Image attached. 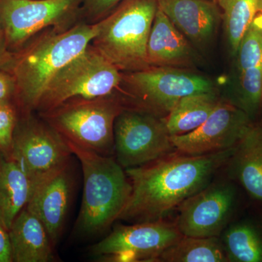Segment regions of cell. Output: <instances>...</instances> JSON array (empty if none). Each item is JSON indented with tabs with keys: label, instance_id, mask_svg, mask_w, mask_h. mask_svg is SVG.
<instances>
[{
	"label": "cell",
	"instance_id": "1",
	"mask_svg": "<svg viewBox=\"0 0 262 262\" xmlns=\"http://www.w3.org/2000/svg\"><path fill=\"white\" fill-rule=\"evenodd\" d=\"M234 147L203 155L177 150L151 163L125 169L131 192L117 220L137 224L164 220L213 181Z\"/></svg>",
	"mask_w": 262,
	"mask_h": 262
},
{
	"label": "cell",
	"instance_id": "2",
	"mask_svg": "<svg viewBox=\"0 0 262 262\" xmlns=\"http://www.w3.org/2000/svg\"><path fill=\"white\" fill-rule=\"evenodd\" d=\"M98 30L99 22L82 20L67 30L47 29L15 53L10 73L24 113L36 111L53 77L86 49Z\"/></svg>",
	"mask_w": 262,
	"mask_h": 262
},
{
	"label": "cell",
	"instance_id": "3",
	"mask_svg": "<svg viewBox=\"0 0 262 262\" xmlns=\"http://www.w3.org/2000/svg\"><path fill=\"white\" fill-rule=\"evenodd\" d=\"M67 142L80 162L83 173L77 229L85 235L103 233L123 211L131 192L130 181L113 157Z\"/></svg>",
	"mask_w": 262,
	"mask_h": 262
},
{
	"label": "cell",
	"instance_id": "4",
	"mask_svg": "<svg viewBox=\"0 0 262 262\" xmlns=\"http://www.w3.org/2000/svg\"><path fill=\"white\" fill-rule=\"evenodd\" d=\"M158 0H123L99 21L91 44L121 72L149 68L147 44Z\"/></svg>",
	"mask_w": 262,
	"mask_h": 262
},
{
	"label": "cell",
	"instance_id": "5",
	"mask_svg": "<svg viewBox=\"0 0 262 262\" xmlns=\"http://www.w3.org/2000/svg\"><path fill=\"white\" fill-rule=\"evenodd\" d=\"M125 108V100L117 93L103 97L75 98L39 115L65 140L113 157L115 120Z\"/></svg>",
	"mask_w": 262,
	"mask_h": 262
},
{
	"label": "cell",
	"instance_id": "6",
	"mask_svg": "<svg viewBox=\"0 0 262 262\" xmlns=\"http://www.w3.org/2000/svg\"><path fill=\"white\" fill-rule=\"evenodd\" d=\"M127 108H139L165 117L185 96L216 93L214 84L194 70L150 67L134 72H122L118 91Z\"/></svg>",
	"mask_w": 262,
	"mask_h": 262
},
{
	"label": "cell",
	"instance_id": "7",
	"mask_svg": "<svg viewBox=\"0 0 262 262\" xmlns=\"http://www.w3.org/2000/svg\"><path fill=\"white\" fill-rule=\"evenodd\" d=\"M121 82L122 72L90 43L82 53L53 77L36 111L48 113L75 98H95L117 94Z\"/></svg>",
	"mask_w": 262,
	"mask_h": 262
},
{
	"label": "cell",
	"instance_id": "8",
	"mask_svg": "<svg viewBox=\"0 0 262 262\" xmlns=\"http://www.w3.org/2000/svg\"><path fill=\"white\" fill-rule=\"evenodd\" d=\"M82 0H0V29L8 49L21 50L49 28L64 31L81 21Z\"/></svg>",
	"mask_w": 262,
	"mask_h": 262
},
{
	"label": "cell",
	"instance_id": "9",
	"mask_svg": "<svg viewBox=\"0 0 262 262\" xmlns=\"http://www.w3.org/2000/svg\"><path fill=\"white\" fill-rule=\"evenodd\" d=\"M115 160L122 168L141 166L177 151L165 117L135 108H125L114 127Z\"/></svg>",
	"mask_w": 262,
	"mask_h": 262
},
{
	"label": "cell",
	"instance_id": "10",
	"mask_svg": "<svg viewBox=\"0 0 262 262\" xmlns=\"http://www.w3.org/2000/svg\"><path fill=\"white\" fill-rule=\"evenodd\" d=\"M73 155L61 134L41 117L25 113L18 120L9 156L31 180L40 178L70 161Z\"/></svg>",
	"mask_w": 262,
	"mask_h": 262
},
{
	"label": "cell",
	"instance_id": "11",
	"mask_svg": "<svg viewBox=\"0 0 262 262\" xmlns=\"http://www.w3.org/2000/svg\"><path fill=\"white\" fill-rule=\"evenodd\" d=\"M237 200V189L232 183L212 181L179 207L176 224L184 236L220 237L230 223Z\"/></svg>",
	"mask_w": 262,
	"mask_h": 262
},
{
	"label": "cell",
	"instance_id": "12",
	"mask_svg": "<svg viewBox=\"0 0 262 262\" xmlns=\"http://www.w3.org/2000/svg\"><path fill=\"white\" fill-rule=\"evenodd\" d=\"M251 117L227 99H220L206 121L195 130L170 137L179 152L203 155L234 148L253 123Z\"/></svg>",
	"mask_w": 262,
	"mask_h": 262
},
{
	"label": "cell",
	"instance_id": "13",
	"mask_svg": "<svg viewBox=\"0 0 262 262\" xmlns=\"http://www.w3.org/2000/svg\"><path fill=\"white\" fill-rule=\"evenodd\" d=\"M177 224L164 220L117 225L106 238L95 245V255L113 254L121 251H134L139 261H155L157 257L183 237Z\"/></svg>",
	"mask_w": 262,
	"mask_h": 262
},
{
	"label": "cell",
	"instance_id": "14",
	"mask_svg": "<svg viewBox=\"0 0 262 262\" xmlns=\"http://www.w3.org/2000/svg\"><path fill=\"white\" fill-rule=\"evenodd\" d=\"M72 188L70 161L32 181L30 196L25 208L42 222L53 245L61 235Z\"/></svg>",
	"mask_w": 262,
	"mask_h": 262
},
{
	"label": "cell",
	"instance_id": "15",
	"mask_svg": "<svg viewBox=\"0 0 262 262\" xmlns=\"http://www.w3.org/2000/svg\"><path fill=\"white\" fill-rule=\"evenodd\" d=\"M158 7L196 51L209 49L222 22L215 0H158Z\"/></svg>",
	"mask_w": 262,
	"mask_h": 262
},
{
	"label": "cell",
	"instance_id": "16",
	"mask_svg": "<svg viewBox=\"0 0 262 262\" xmlns=\"http://www.w3.org/2000/svg\"><path fill=\"white\" fill-rule=\"evenodd\" d=\"M149 67L194 70L201 63L199 52L179 32L159 7L147 44Z\"/></svg>",
	"mask_w": 262,
	"mask_h": 262
},
{
	"label": "cell",
	"instance_id": "17",
	"mask_svg": "<svg viewBox=\"0 0 262 262\" xmlns=\"http://www.w3.org/2000/svg\"><path fill=\"white\" fill-rule=\"evenodd\" d=\"M226 166L254 201L262 203V123L253 122L234 147Z\"/></svg>",
	"mask_w": 262,
	"mask_h": 262
},
{
	"label": "cell",
	"instance_id": "18",
	"mask_svg": "<svg viewBox=\"0 0 262 262\" xmlns=\"http://www.w3.org/2000/svg\"><path fill=\"white\" fill-rule=\"evenodd\" d=\"M13 261L48 262L54 259L51 239L46 227L24 208L9 230Z\"/></svg>",
	"mask_w": 262,
	"mask_h": 262
},
{
	"label": "cell",
	"instance_id": "19",
	"mask_svg": "<svg viewBox=\"0 0 262 262\" xmlns=\"http://www.w3.org/2000/svg\"><path fill=\"white\" fill-rule=\"evenodd\" d=\"M32 180L9 155L0 151V222L9 230L27 206Z\"/></svg>",
	"mask_w": 262,
	"mask_h": 262
},
{
	"label": "cell",
	"instance_id": "20",
	"mask_svg": "<svg viewBox=\"0 0 262 262\" xmlns=\"http://www.w3.org/2000/svg\"><path fill=\"white\" fill-rule=\"evenodd\" d=\"M220 98L216 93H201L181 98L165 117L170 136L189 134L206 121Z\"/></svg>",
	"mask_w": 262,
	"mask_h": 262
},
{
	"label": "cell",
	"instance_id": "21",
	"mask_svg": "<svg viewBox=\"0 0 262 262\" xmlns=\"http://www.w3.org/2000/svg\"><path fill=\"white\" fill-rule=\"evenodd\" d=\"M221 235L229 262H262V224L241 221Z\"/></svg>",
	"mask_w": 262,
	"mask_h": 262
},
{
	"label": "cell",
	"instance_id": "22",
	"mask_svg": "<svg viewBox=\"0 0 262 262\" xmlns=\"http://www.w3.org/2000/svg\"><path fill=\"white\" fill-rule=\"evenodd\" d=\"M155 261L229 262L220 237L183 236L160 253Z\"/></svg>",
	"mask_w": 262,
	"mask_h": 262
},
{
	"label": "cell",
	"instance_id": "23",
	"mask_svg": "<svg viewBox=\"0 0 262 262\" xmlns=\"http://www.w3.org/2000/svg\"><path fill=\"white\" fill-rule=\"evenodd\" d=\"M222 11V20L229 49L235 56L239 42L257 14L258 0H215Z\"/></svg>",
	"mask_w": 262,
	"mask_h": 262
},
{
	"label": "cell",
	"instance_id": "24",
	"mask_svg": "<svg viewBox=\"0 0 262 262\" xmlns=\"http://www.w3.org/2000/svg\"><path fill=\"white\" fill-rule=\"evenodd\" d=\"M229 101L242 110L254 121L255 117L261 110L262 63L239 72L237 91L234 98Z\"/></svg>",
	"mask_w": 262,
	"mask_h": 262
},
{
	"label": "cell",
	"instance_id": "25",
	"mask_svg": "<svg viewBox=\"0 0 262 262\" xmlns=\"http://www.w3.org/2000/svg\"><path fill=\"white\" fill-rule=\"evenodd\" d=\"M238 72L262 63V12H258L245 32L237 53Z\"/></svg>",
	"mask_w": 262,
	"mask_h": 262
},
{
	"label": "cell",
	"instance_id": "26",
	"mask_svg": "<svg viewBox=\"0 0 262 262\" xmlns=\"http://www.w3.org/2000/svg\"><path fill=\"white\" fill-rule=\"evenodd\" d=\"M16 110L11 101L0 102V151L9 155L17 122Z\"/></svg>",
	"mask_w": 262,
	"mask_h": 262
},
{
	"label": "cell",
	"instance_id": "27",
	"mask_svg": "<svg viewBox=\"0 0 262 262\" xmlns=\"http://www.w3.org/2000/svg\"><path fill=\"white\" fill-rule=\"evenodd\" d=\"M122 1L123 0H82L81 20L90 24L98 23Z\"/></svg>",
	"mask_w": 262,
	"mask_h": 262
},
{
	"label": "cell",
	"instance_id": "28",
	"mask_svg": "<svg viewBox=\"0 0 262 262\" xmlns=\"http://www.w3.org/2000/svg\"><path fill=\"white\" fill-rule=\"evenodd\" d=\"M16 94L14 77L7 71L0 70V102L11 101Z\"/></svg>",
	"mask_w": 262,
	"mask_h": 262
},
{
	"label": "cell",
	"instance_id": "29",
	"mask_svg": "<svg viewBox=\"0 0 262 262\" xmlns=\"http://www.w3.org/2000/svg\"><path fill=\"white\" fill-rule=\"evenodd\" d=\"M13 261L9 232L0 222V262Z\"/></svg>",
	"mask_w": 262,
	"mask_h": 262
},
{
	"label": "cell",
	"instance_id": "30",
	"mask_svg": "<svg viewBox=\"0 0 262 262\" xmlns=\"http://www.w3.org/2000/svg\"><path fill=\"white\" fill-rule=\"evenodd\" d=\"M15 53L8 49L4 33L0 29V70L10 72Z\"/></svg>",
	"mask_w": 262,
	"mask_h": 262
},
{
	"label": "cell",
	"instance_id": "31",
	"mask_svg": "<svg viewBox=\"0 0 262 262\" xmlns=\"http://www.w3.org/2000/svg\"><path fill=\"white\" fill-rule=\"evenodd\" d=\"M110 261L117 262H133L139 261V258L137 255L134 251H121L119 252L113 253V254L108 255Z\"/></svg>",
	"mask_w": 262,
	"mask_h": 262
},
{
	"label": "cell",
	"instance_id": "32",
	"mask_svg": "<svg viewBox=\"0 0 262 262\" xmlns=\"http://www.w3.org/2000/svg\"><path fill=\"white\" fill-rule=\"evenodd\" d=\"M258 12H262V0H258Z\"/></svg>",
	"mask_w": 262,
	"mask_h": 262
},
{
	"label": "cell",
	"instance_id": "33",
	"mask_svg": "<svg viewBox=\"0 0 262 262\" xmlns=\"http://www.w3.org/2000/svg\"><path fill=\"white\" fill-rule=\"evenodd\" d=\"M261 115H262V105H261ZM260 122H261V123H262V117H261V121H260Z\"/></svg>",
	"mask_w": 262,
	"mask_h": 262
}]
</instances>
